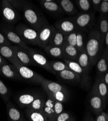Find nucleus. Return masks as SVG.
Masks as SVG:
<instances>
[{
    "label": "nucleus",
    "instance_id": "393cba45",
    "mask_svg": "<svg viewBox=\"0 0 108 121\" xmlns=\"http://www.w3.org/2000/svg\"><path fill=\"white\" fill-rule=\"evenodd\" d=\"M63 52V59L72 61L76 62L79 54L80 52L75 47L64 45L62 46Z\"/></svg>",
    "mask_w": 108,
    "mask_h": 121
},
{
    "label": "nucleus",
    "instance_id": "c756f323",
    "mask_svg": "<svg viewBox=\"0 0 108 121\" xmlns=\"http://www.w3.org/2000/svg\"><path fill=\"white\" fill-rule=\"evenodd\" d=\"M45 52L49 56L56 58L63 59V52L62 47L53 46L47 45L44 48Z\"/></svg>",
    "mask_w": 108,
    "mask_h": 121
},
{
    "label": "nucleus",
    "instance_id": "de8ad7c7",
    "mask_svg": "<svg viewBox=\"0 0 108 121\" xmlns=\"http://www.w3.org/2000/svg\"><path fill=\"white\" fill-rule=\"evenodd\" d=\"M105 48L108 49V31L106 34L105 39Z\"/></svg>",
    "mask_w": 108,
    "mask_h": 121
},
{
    "label": "nucleus",
    "instance_id": "a18cd8bd",
    "mask_svg": "<svg viewBox=\"0 0 108 121\" xmlns=\"http://www.w3.org/2000/svg\"><path fill=\"white\" fill-rule=\"evenodd\" d=\"M7 63V62L6 61V59L1 55H0V66H2Z\"/></svg>",
    "mask_w": 108,
    "mask_h": 121
},
{
    "label": "nucleus",
    "instance_id": "2eb2a0df",
    "mask_svg": "<svg viewBox=\"0 0 108 121\" xmlns=\"http://www.w3.org/2000/svg\"><path fill=\"white\" fill-rule=\"evenodd\" d=\"M8 121H28L26 116L11 101L6 103Z\"/></svg>",
    "mask_w": 108,
    "mask_h": 121
},
{
    "label": "nucleus",
    "instance_id": "c03bdc74",
    "mask_svg": "<svg viewBox=\"0 0 108 121\" xmlns=\"http://www.w3.org/2000/svg\"><path fill=\"white\" fill-rule=\"evenodd\" d=\"M83 121H95V119L90 113H87Z\"/></svg>",
    "mask_w": 108,
    "mask_h": 121
},
{
    "label": "nucleus",
    "instance_id": "5701e85b",
    "mask_svg": "<svg viewBox=\"0 0 108 121\" xmlns=\"http://www.w3.org/2000/svg\"><path fill=\"white\" fill-rule=\"evenodd\" d=\"M56 2L61 7L64 13L66 14L73 16L78 13V9L73 1L70 0H58Z\"/></svg>",
    "mask_w": 108,
    "mask_h": 121
},
{
    "label": "nucleus",
    "instance_id": "bb28decb",
    "mask_svg": "<svg viewBox=\"0 0 108 121\" xmlns=\"http://www.w3.org/2000/svg\"><path fill=\"white\" fill-rule=\"evenodd\" d=\"M25 115L28 121H49L42 112L29 108L25 109Z\"/></svg>",
    "mask_w": 108,
    "mask_h": 121
},
{
    "label": "nucleus",
    "instance_id": "8fccbe9b",
    "mask_svg": "<svg viewBox=\"0 0 108 121\" xmlns=\"http://www.w3.org/2000/svg\"><path fill=\"white\" fill-rule=\"evenodd\" d=\"M107 114H108V113H107Z\"/></svg>",
    "mask_w": 108,
    "mask_h": 121
},
{
    "label": "nucleus",
    "instance_id": "79ce46f5",
    "mask_svg": "<svg viewBox=\"0 0 108 121\" xmlns=\"http://www.w3.org/2000/svg\"><path fill=\"white\" fill-rule=\"evenodd\" d=\"M92 8L94 11L99 12L100 4L102 2V0H91Z\"/></svg>",
    "mask_w": 108,
    "mask_h": 121
},
{
    "label": "nucleus",
    "instance_id": "c85d7f7f",
    "mask_svg": "<svg viewBox=\"0 0 108 121\" xmlns=\"http://www.w3.org/2000/svg\"><path fill=\"white\" fill-rule=\"evenodd\" d=\"M11 46L0 44V55L9 60L12 64L17 62L19 63L14 55Z\"/></svg>",
    "mask_w": 108,
    "mask_h": 121
},
{
    "label": "nucleus",
    "instance_id": "0eeeda50",
    "mask_svg": "<svg viewBox=\"0 0 108 121\" xmlns=\"http://www.w3.org/2000/svg\"><path fill=\"white\" fill-rule=\"evenodd\" d=\"M12 65L15 66L23 79V78L27 82L31 83L41 84L44 78L43 76L19 63H15Z\"/></svg>",
    "mask_w": 108,
    "mask_h": 121
},
{
    "label": "nucleus",
    "instance_id": "b1692460",
    "mask_svg": "<svg viewBox=\"0 0 108 121\" xmlns=\"http://www.w3.org/2000/svg\"><path fill=\"white\" fill-rule=\"evenodd\" d=\"M40 95L37 94L26 93L19 95L16 99L18 104L23 108H27L34 100Z\"/></svg>",
    "mask_w": 108,
    "mask_h": 121
},
{
    "label": "nucleus",
    "instance_id": "f8f14e48",
    "mask_svg": "<svg viewBox=\"0 0 108 121\" xmlns=\"http://www.w3.org/2000/svg\"><path fill=\"white\" fill-rule=\"evenodd\" d=\"M55 29L54 25L48 24L39 30L38 32V46L44 49L48 45Z\"/></svg>",
    "mask_w": 108,
    "mask_h": 121
},
{
    "label": "nucleus",
    "instance_id": "20e7f679",
    "mask_svg": "<svg viewBox=\"0 0 108 121\" xmlns=\"http://www.w3.org/2000/svg\"><path fill=\"white\" fill-rule=\"evenodd\" d=\"M19 37L26 44L38 45V33L23 23H18L15 28Z\"/></svg>",
    "mask_w": 108,
    "mask_h": 121
},
{
    "label": "nucleus",
    "instance_id": "dca6fc26",
    "mask_svg": "<svg viewBox=\"0 0 108 121\" xmlns=\"http://www.w3.org/2000/svg\"><path fill=\"white\" fill-rule=\"evenodd\" d=\"M56 76L61 81L67 83L73 84L81 83L80 76L70 69H66L58 72Z\"/></svg>",
    "mask_w": 108,
    "mask_h": 121
},
{
    "label": "nucleus",
    "instance_id": "2f4dec72",
    "mask_svg": "<svg viewBox=\"0 0 108 121\" xmlns=\"http://www.w3.org/2000/svg\"><path fill=\"white\" fill-rule=\"evenodd\" d=\"M46 101V99L41 96V95L36 98L34 101L26 108H29L37 112H42V110ZM43 113V112H42Z\"/></svg>",
    "mask_w": 108,
    "mask_h": 121
},
{
    "label": "nucleus",
    "instance_id": "4be33fe9",
    "mask_svg": "<svg viewBox=\"0 0 108 121\" xmlns=\"http://www.w3.org/2000/svg\"><path fill=\"white\" fill-rule=\"evenodd\" d=\"M76 62L80 65V66L86 72L88 73L93 67L89 55H88L85 49L83 50L81 52H80Z\"/></svg>",
    "mask_w": 108,
    "mask_h": 121
},
{
    "label": "nucleus",
    "instance_id": "a211bd4d",
    "mask_svg": "<svg viewBox=\"0 0 108 121\" xmlns=\"http://www.w3.org/2000/svg\"><path fill=\"white\" fill-rule=\"evenodd\" d=\"M0 74L7 78L11 79L19 80L23 79L15 66L12 64L7 63L0 66Z\"/></svg>",
    "mask_w": 108,
    "mask_h": 121
},
{
    "label": "nucleus",
    "instance_id": "4468645a",
    "mask_svg": "<svg viewBox=\"0 0 108 121\" xmlns=\"http://www.w3.org/2000/svg\"><path fill=\"white\" fill-rule=\"evenodd\" d=\"M27 51L31 56L33 60L36 65H40L49 72L56 75V74L53 71L50 66L49 62H48V60L43 55L37 51L35 49L30 47H29V48L27 49Z\"/></svg>",
    "mask_w": 108,
    "mask_h": 121
},
{
    "label": "nucleus",
    "instance_id": "09e8293b",
    "mask_svg": "<svg viewBox=\"0 0 108 121\" xmlns=\"http://www.w3.org/2000/svg\"><path fill=\"white\" fill-rule=\"evenodd\" d=\"M1 14V1H0V15Z\"/></svg>",
    "mask_w": 108,
    "mask_h": 121
},
{
    "label": "nucleus",
    "instance_id": "e433bc0d",
    "mask_svg": "<svg viewBox=\"0 0 108 121\" xmlns=\"http://www.w3.org/2000/svg\"><path fill=\"white\" fill-rule=\"evenodd\" d=\"M77 31L78 30L68 35H64V45H70L76 47V41Z\"/></svg>",
    "mask_w": 108,
    "mask_h": 121
},
{
    "label": "nucleus",
    "instance_id": "49530a36",
    "mask_svg": "<svg viewBox=\"0 0 108 121\" xmlns=\"http://www.w3.org/2000/svg\"><path fill=\"white\" fill-rule=\"evenodd\" d=\"M104 80L108 89V71L104 76Z\"/></svg>",
    "mask_w": 108,
    "mask_h": 121
},
{
    "label": "nucleus",
    "instance_id": "ea45409f",
    "mask_svg": "<svg viewBox=\"0 0 108 121\" xmlns=\"http://www.w3.org/2000/svg\"><path fill=\"white\" fill-rule=\"evenodd\" d=\"M54 108H55V117H56V118L59 115L63 112V103L62 102L57 101L55 100Z\"/></svg>",
    "mask_w": 108,
    "mask_h": 121
},
{
    "label": "nucleus",
    "instance_id": "473e14b6",
    "mask_svg": "<svg viewBox=\"0 0 108 121\" xmlns=\"http://www.w3.org/2000/svg\"><path fill=\"white\" fill-rule=\"evenodd\" d=\"M49 65L51 69L56 74V75L57 73L62 71L63 70L70 69L65 63L61 61L52 60V61L49 62Z\"/></svg>",
    "mask_w": 108,
    "mask_h": 121
},
{
    "label": "nucleus",
    "instance_id": "4c0bfd02",
    "mask_svg": "<svg viewBox=\"0 0 108 121\" xmlns=\"http://www.w3.org/2000/svg\"><path fill=\"white\" fill-rule=\"evenodd\" d=\"M75 118L70 113L63 112L56 118V121H75Z\"/></svg>",
    "mask_w": 108,
    "mask_h": 121
},
{
    "label": "nucleus",
    "instance_id": "423d86ee",
    "mask_svg": "<svg viewBox=\"0 0 108 121\" xmlns=\"http://www.w3.org/2000/svg\"><path fill=\"white\" fill-rule=\"evenodd\" d=\"M73 18L78 31L84 32L93 26L95 16L94 13L90 12L80 13Z\"/></svg>",
    "mask_w": 108,
    "mask_h": 121
},
{
    "label": "nucleus",
    "instance_id": "a878e982",
    "mask_svg": "<svg viewBox=\"0 0 108 121\" xmlns=\"http://www.w3.org/2000/svg\"><path fill=\"white\" fill-rule=\"evenodd\" d=\"M98 29L101 39L103 45L105 47V39L108 31V16H99Z\"/></svg>",
    "mask_w": 108,
    "mask_h": 121
},
{
    "label": "nucleus",
    "instance_id": "f3484780",
    "mask_svg": "<svg viewBox=\"0 0 108 121\" xmlns=\"http://www.w3.org/2000/svg\"><path fill=\"white\" fill-rule=\"evenodd\" d=\"M94 85L95 86L98 94L103 101L105 109L108 101V89L104 82V76H97Z\"/></svg>",
    "mask_w": 108,
    "mask_h": 121
},
{
    "label": "nucleus",
    "instance_id": "72a5a7b5",
    "mask_svg": "<svg viewBox=\"0 0 108 121\" xmlns=\"http://www.w3.org/2000/svg\"><path fill=\"white\" fill-rule=\"evenodd\" d=\"M86 43V37L84 33L80 31H77L76 41V48L78 51L81 52L85 49Z\"/></svg>",
    "mask_w": 108,
    "mask_h": 121
},
{
    "label": "nucleus",
    "instance_id": "9d476101",
    "mask_svg": "<svg viewBox=\"0 0 108 121\" xmlns=\"http://www.w3.org/2000/svg\"><path fill=\"white\" fill-rule=\"evenodd\" d=\"M54 26L56 29L64 35L78 30L73 17L58 20L55 22Z\"/></svg>",
    "mask_w": 108,
    "mask_h": 121
},
{
    "label": "nucleus",
    "instance_id": "7ed1b4c3",
    "mask_svg": "<svg viewBox=\"0 0 108 121\" xmlns=\"http://www.w3.org/2000/svg\"><path fill=\"white\" fill-rule=\"evenodd\" d=\"M41 86L47 95L57 101L63 103L68 99L69 93L68 90L62 85L43 78Z\"/></svg>",
    "mask_w": 108,
    "mask_h": 121
},
{
    "label": "nucleus",
    "instance_id": "6e6552de",
    "mask_svg": "<svg viewBox=\"0 0 108 121\" xmlns=\"http://www.w3.org/2000/svg\"><path fill=\"white\" fill-rule=\"evenodd\" d=\"M0 32L2 33L9 41L27 50L29 47L19 37L15 28L11 25L0 24Z\"/></svg>",
    "mask_w": 108,
    "mask_h": 121
},
{
    "label": "nucleus",
    "instance_id": "6ab92c4d",
    "mask_svg": "<svg viewBox=\"0 0 108 121\" xmlns=\"http://www.w3.org/2000/svg\"><path fill=\"white\" fill-rule=\"evenodd\" d=\"M97 76L103 77L108 71V49L104 48L96 63Z\"/></svg>",
    "mask_w": 108,
    "mask_h": 121
},
{
    "label": "nucleus",
    "instance_id": "a19ab883",
    "mask_svg": "<svg viewBox=\"0 0 108 121\" xmlns=\"http://www.w3.org/2000/svg\"><path fill=\"white\" fill-rule=\"evenodd\" d=\"M95 121H108V115L107 113L104 111L96 114Z\"/></svg>",
    "mask_w": 108,
    "mask_h": 121
},
{
    "label": "nucleus",
    "instance_id": "aec40b11",
    "mask_svg": "<svg viewBox=\"0 0 108 121\" xmlns=\"http://www.w3.org/2000/svg\"><path fill=\"white\" fill-rule=\"evenodd\" d=\"M41 6L49 13L53 14H61L64 13L63 10L57 2L52 0L39 1Z\"/></svg>",
    "mask_w": 108,
    "mask_h": 121
},
{
    "label": "nucleus",
    "instance_id": "9b49d317",
    "mask_svg": "<svg viewBox=\"0 0 108 121\" xmlns=\"http://www.w3.org/2000/svg\"><path fill=\"white\" fill-rule=\"evenodd\" d=\"M62 60L70 70L77 73L80 76L81 78L80 84L82 87H86L89 85L90 81V76L88 75V73L86 72L79 64L76 62L72 61V60L66 59Z\"/></svg>",
    "mask_w": 108,
    "mask_h": 121
},
{
    "label": "nucleus",
    "instance_id": "39448f33",
    "mask_svg": "<svg viewBox=\"0 0 108 121\" xmlns=\"http://www.w3.org/2000/svg\"><path fill=\"white\" fill-rule=\"evenodd\" d=\"M1 14L4 22L10 25L15 24L21 19L18 11L8 0L1 1Z\"/></svg>",
    "mask_w": 108,
    "mask_h": 121
},
{
    "label": "nucleus",
    "instance_id": "f03ea898",
    "mask_svg": "<svg viewBox=\"0 0 108 121\" xmlns=\"http://www.w3.org/2000/svg\"><path fill=\"white\" fill-rule=\"evenodd\" d=\"M23 17L30 28L38 32L42 27L49 24L45 17L31 3L23 9Z\"/></svg>",
    "mask_w": 108,
    "mask_h": 121
},
{
    "label": "nucleus",
    "instance_id": "412c9836",
    "mask_svg": "<svg viewBox=\"0 0 108 121\" xmlns=\"http://www.w3.org/2000/svg\"><path fill=\"white\" fill-rule=\"evenodd\" d=\"M55 101L53 98L47 96L42 110L43 113L45 115L49 121H56V118L54 108Z\"/></svg>",
    "mask_w": 108,
    "mask_h": 121
},
{
    "label": "nucleus",
    "instance_id": "f704fd0d",
    "mask_svg": "<svg viewBox=\"0 0 108 121\" xmlns=\"http://www.w3.org/2000/svg\"><path fill=\"white\" fill-rule=\"evenodd\" d=\"M0 96L5 103L9 101L10 98V93L5 84L0 79Z\"/></svg>",
    "mask_w": 108,
    "mask_h": 121
},
{
    "label": "nucleus",
    "instance_id": "ddd939ff",
    "mask_svg": "<svg viewBox=\"0 0 108 121\" xmlns=\"http://www.w3.org/2000/svg\"><path fill=\"white\" fill-rule=\"evenodd\" d=\"M89 105L93 112L96 115L104 110L103 101L98 94L96 88L93 85L90 94Z\"/></svg>",
    "mask_w": 108,
    "mask_h": 121
},
{
    "label": "nucleus",
    "instance_id": "f257e3e1",
    "mask_svg": "<svg viewBox=\"0 0 108 121\" xmlns=\"http://www.w3.org/2000/svg\"><path fill=\"white\" fill-rule=\"evenodd\" d=\"M104 47L99 31L97 29L91 30L87 36L85 49L90 58L93 67L96 64L100 57Z\"/></svg>",
    "mask_w": 108,
    "mask_h": 121
},
{
    "label": "nucleus",
    "instance_id": "58836bf2",
    "mask_svg": "<svg viewBox=\"0 0 108 121\" xmlns=\"http://www.w3.org/2000/svg\"><path fill=\"white\" fill-rule=\"evenodd\" d=\"M100 16H108V1L103 0L100 4L99 12Z\"/></svg>",
    "mask_w": 108,
    "mask_h": 121
},
{
    "label": "nucleus",
    "instance_id": "1a4fd4ad",
    "mask_svg": "<svg viewBox=\"0 0 108 121\" xmlns=\"http://www.w3.org/2000/svg\"><path fill=\"white\" fill-rule=\"evenodd\" d=\"M11 48L16 59L19 63L26 66L37 65L27 50L15 45L12 46Z\"/></svg>",
    "mask_w": 108,
    "mask_h": 121
},
{
    "label": "nucleus",
    "instance_id": "7c9ffc66",
    "mask_svg": "<svg viewBox=\"0 0 108 121\" xmlns=\"http://www.w3.org/2000/svg\"><path fill=\"white\" fill-rule=\"evenodd\" d=\"M75 3L77 9H80L82 13L91 12L93 8L91 0H75Z\"/></svg>",
    "mask_w": 108,
    "mask_h": 121
},
{
    "label": "nucleus",
    "instance_id": "c9c22d12",
    "mask_svg": "<svg viewBox=\"0 0 108 121\" xmlns=\"http://www.w3.org/2000/svg\"><path fill=\"white\" fill-rule=\"evenodd\" d=\"M9 3L17 10L23 12V9L26 6L30 3L24 0H8Z\"/></svg>",
    "mask_w": 108,
    "mask_h": 121
},
{
    "label": "nucleus",
    "instance_id": "cd10ccee",
    "mask_svg": "<svg viewBox=\"0 0 108 121\" xmlns=\"http://www.w3.org/2000/svg\"><path fill=\"white\" fill-rule=\"evenodd\" d=\"M64 43V35L56 28L52 35L48 45L53 46L62 47Z\"/></svg>",
    "mask_w": 108,
    "mask_h": 121
},
{
    "label": "nucleus",
    "instance_id": "37998d69",
    "mask_svg": "<svg viewBox=\"0 0 108 121\" xmlns=\"http://www.w3.org/2000/svg\"><path fill=\"white\" fill-rule=\"evenodd\" d=\"M0 44L8 46H12L11 43L9 41L5 36L1 32H0Z\"/></svg>",
    "mask_w": 108,
    "mask_h": 121
}]
</instances>
